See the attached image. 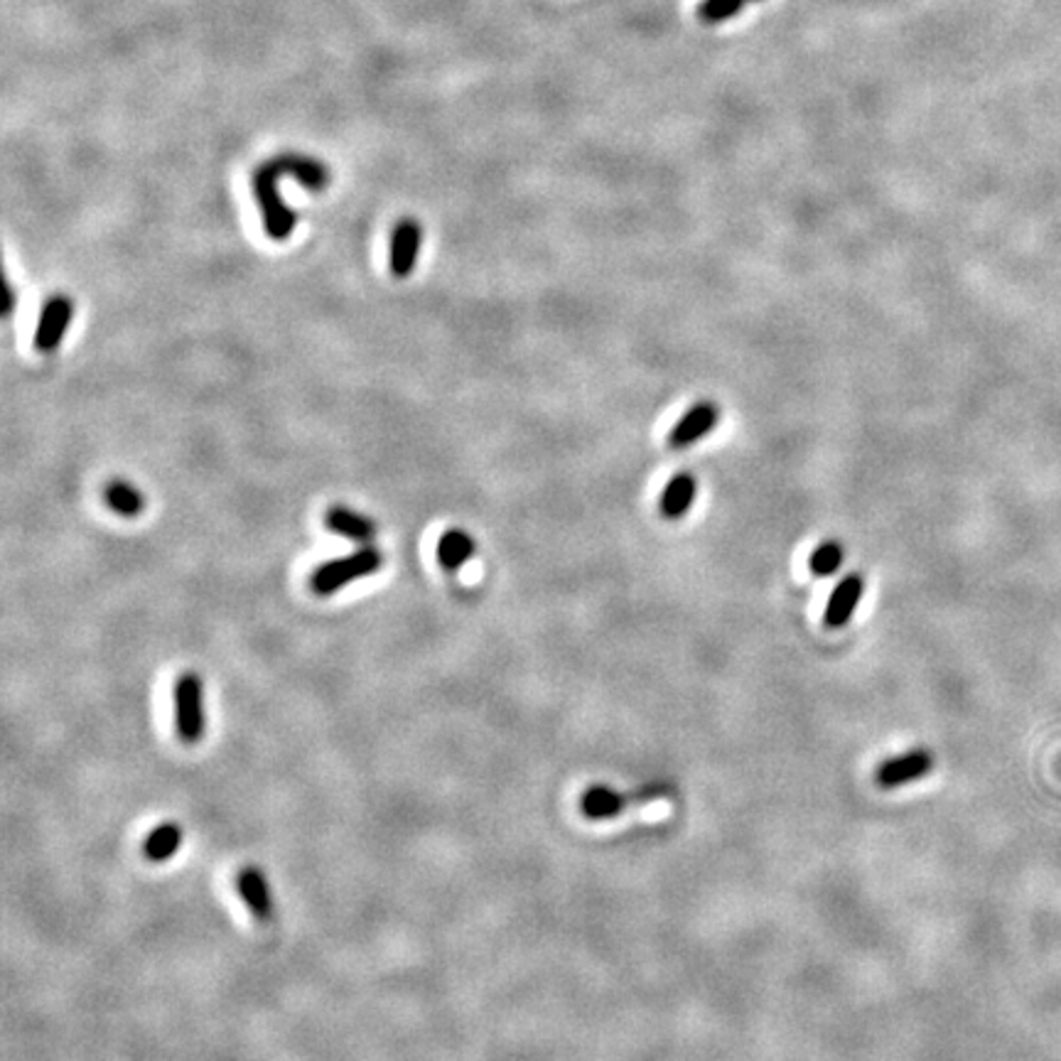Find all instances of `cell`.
<instances>
[{"instance_id": "6da1fadb", "label": "cell", "mask_w": 1061, "mask_h": 1061, "mask_svg": "<svg viewBox=\"0 0 1061 1061\" xmlns=\"http://www.w3.org/2000/svg\"><path fill=\"white\" fill-rule=\"evenodd\" d=\"M280 178H295L303 188L320 192L330 184V170L325 162L308 156H278L254 170L251 184L264 212V229L273 242H286L298 226V212H293L278 194Z\"/></svg>"}, {"instance_id": "7a4b0ae2", "label": "cell", "mask_w": 1061, "mask_h": 1061, "mask_svg": "<svg viewBox=\"0 0 1061 1061\" xmlns=\"http://www.w3.org/2000/svg\"><path fill=\"white\" fill-rule=\"evenodd\" d=\"M384 565V555L376 549H362L354 551L347 558H337V561L322 563L310 577V587L315 595L327 597L335 595L337 590H342L344 585L354 583V580H362L374 575L379 567Z\"/></svg>"}, {"instance_id": "3957f363", "label": "cell", "mask_w": 1061, "mask_h": 1061, "mask_svg": "<svg viewBox=\"0 0 1061 1061\" xmlns=\"http://www.w3.org/2000/svg\"><path fill=\"white\" fill-rule=\"evenodd\" d=\"M174 730L184 745L202 742L206 730L204 686L197 673H182L174 681Z\"/></svg>"}, {"instance_id": "277c9868", "label": "cell", "mask_w": 1061, "mask_h": 1061, "mask_svg": "<svg viewBox=\"0 0 1061 1061\" xmlns=\"http://www.w3.org/2000/svg\"><path fill=\"white\" fill-rule=\"evenodd\" d=\"M659 794H664V789H649L647 786V789H641L637 794H622V792L609 789V786L595 784L580 796V811H583V816L590 820H607V818L619 816L632 802H647V798H654Z\"/></svg>"}, {"instance_id": "5b68a950", "label": "cell", "mask_w": 1061, "mask_h": 1061, "mask_svg": "<svg viewBox=\"0 0 1061 1061\" xmlns=\"http://www.w3.org/2000/svg\"><path fill=\"white\" fill-rule=\"evenodd\" d=\"M74 317V305L64 295H54L45 303V308L40 312V320L35 327V349H40L42 354H50L64 342V335H67L70 325Z\"/></svg>"}, {"instance_id": "8992f818", "label": "cell", "mask_w": 1061, "mask_h": 1061, "mask_svg": "<svg viewBox=\"0 0 1061 1061\" xmlns=\"http://www.w3.org/2000/svg\"><path fill=\"white\" fill-rule=\"evenodd\" d=\"M423 244V229L413 219H403L391 232L389 246V268L396 278H409L418 266V254Z\"/></svg>"}, {"instance_id": "52a82bcc", "label": "cell", "mask_w": 1061, "mask_h": 1061, "mask_svg": "<svg viewBox=\"0 0 1061 1061\" xmlns=\"http://www.w3.org/2000/svg\"><path fill=\"white\" fill-rule=\"evenodd\" d=\"M934 770V754L929 750H912L900 757L882 762L878 772H874V782L882 789H896V786L912 784L916 779H922L929 772Z\"/></svg>"}, {"instance_id": "ba28073f", "label": "cell", "mask_w": 1061, "mask_h": 1061, "mask_svg": "<svg viewBox=\"0 0 1061 1061\" xmlns=\"http://www.w3.org/2000/svg\"><path fill=\"white\" fill-rule=\"evenodd\" d=\"M718 421H720V409L715 406V403H710V401L698 403V406H693L691 411L683 415L681 421L676 423V428L669 437L671 447H688V445L698 443L700 437H705L710 431L715 428Z\"/></svg>"}, {"instance_id": "9c48e42d", "label": "cell", "mask_w": 1061, "mask_h": 1061, "mask_svg": "<svg viewBox=\"0 0 1061 1061\" xmlns=\"http://www.w3.org/2000/svg\"><path fill=\"white\" fill-rule=\"evenodd\" d=\"M236 890L242 894L248 912L254 914L258 922H268L273 916V896L266 874L258 868H244L236 874Z\"/></svg>"}, {"instance_id": "30bf717a", "label": "cell", "mask_w": 1061, "mask_h": 1061, "mask_svg": "<svg viewBox=\"0 0 1061 1061\" xmlns=\"http://www.w3.org/2000/svg\"><path fill=\"white\" fill-rule=\"evenodd\" d=\"M862 590H866V587H862L860 575H848L846 580H840L838 587L834 590V595H830V600H828V607H826V615H824L826 627L838 629V627L848 625L852 612H856V607L860 603Z\"/></svg>"}, {"instance_id": "8fae6325", "label": "cell", "mask_w": 1061, "mask_h": 1061, "mask_svg": "<svg viewBox=\"0 0 1061 1061\" xmlns=\"http://www.w3.org/2000/svg\"><path fill=\"white\" fill-rule=\"evenodd\" d=\"M325 527L337 535L352 541H371L376 533V523L347 507H332L325 513Z\"/></svg>"}, {"instance_id": "7c38bea8", "label": "cell", "mask_w": 1061, "mask_h": 1061, "mask_svg": "<svg viewBox=\"0 0 1061 1061\" xmlns=\"http://www.w3.org/2000/svg\"><path fill=\"white\" fill-rule=\"evenodd\" d=\"M475 549L477 543L473 535L463 529H450L437 541V563H441L447 573H455L475 555Z\"/></svg>"}, {"instance_id": "4fadbf2b", "label": "cell", "mask_w": 1061, "mask_h": 1061, "mask_svg": "<svg viewBox=\"0 0 1061 1061\" xmlns=\"http://www.w3.org/2000/svg\"><path fill=\"white\" fill-rule=\"evenodd\" d=\"M696 477L681 473L676 475L669 485H666L661 495V513L666 519H681L683 513L693 507L696 501Z\"/></svg>"}, {"instance_id": "5bb4252c", "label": "cell", "mask_w": 1061, "mask_h": 1061, "mask_svg": "<svg viewBox=\"0 0 1061 1061\" xmlns=\"http://www.w3.org/2000/svg\"><path fill=\"white\" fill-rule=\"evenodd\" d=\"M182 846V828L180 824H172L166 820L158 828L150 830V836L144 844V852L150 862H166L172 856H178V850Z\"/></svg>"}, {"instance_id": "9a60e30c", "label": "cell", "mask_w": 1061, "mask_h": 1061, "mask_svg": "<svg viewBox=\"0 0 1061 1061\" xmlns=\"http://www.w3.org/2000/svg\"><path fill=\"white\" fill-rule=\"evenodd\" d=\"M104 499L106 505L112 507V511H116L118 517H126V519L140 517L146 509L144 495H140L134 485L124 482V479H114V482H108L104 489Z\"/></svg>"}, {"instance_id": "2e32d148", "label": "cell", "mask_w": 1061, "mask_h": 1061, "mask_svg": "<svg viewBox=\"0 0 1061 1061\" xmlns=\"http://www.w3.org/2000/svg\"><path fill=\"white\" fill-rule=\"evenodd\" d=\"M745 3L747 0H703V3L698 6V18L703 20L705 25L725 23V20L740 15Z\"/></svg>"}, {"instance_id": "e0dca14e", "label": "cell", "mask_w": 1061, "mask_h": 1061, "mask_svg": "<svg viewBox=\"0 0 1061 1061\" xmlns=\"http://www.w3.org/2000/svg\"><path fill=\"white\" fill-rule=\"evenodd\" d=\"M840 563H844V549H840V543L836 541L820 543L811 555V571L818 577L834 575L840 567Z\"/></svg>"}, {"instance_id": "ac0fdd59", "label": "cell", "mask_w": 1061, "mask_h": 1061, "mask_svg": "<svg viewBox=\"0 0 1061 1061\" xmlns=\"http://www.w3.org/2000/svg\"><path fill=\"white\" fill-rule=\"evenodd\" d=\"M15 310V290L10 288V283L6 286V298H3V317H10Z\"/></svg>"}]
</instances>
